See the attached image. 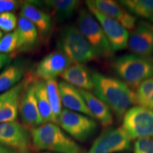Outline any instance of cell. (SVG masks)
<instances>
[{
  "label": "cell",
  "mask_w": 153,
  "mask_h": 153,
  "mask_svg": "<svg viewBox=\"0 0 153 153\" xmlns=\"http://www.w3.org/2000/svg\"><path fill=\"white\" fill-rule=\"evenodd\" d=\"M91 78L94 95L108 106L118 120L130 106L136 104L135 93L122 80L97 71L91 72Z\"/></svg>",
  "instance_id": "obj_1"
},
{
  "label": "cell",
  "mask_w": 153,
  "mask_h": 153,
  "mask_svg": "<svg viewBox=\"0 0 153 153\" xmlns=\"http://www.w3.org/2000/svg\"><path fill=\"white\" fill-rule=\"evenodd\" d=\"M35 150L55 153H85L73 139L53 123H43L30 129Z\"/></svg>",
  "instance_id": "obj_2"
},
{
  "label": "cell",
  "mask_w": 153,
  "mask_h": 153,
  "mask_svg": "<svg viewBox=\"0 0 153 153\" xmlns=\"http://www.w3.org/2000/svg\"><path fill=\"white\" fill-rule=\"evenodd\" d=\"M57 47L72 62L84 64L99 60L93 48L82 35L77 26L68 25L60 30Z\"/></svg>",
  "instance_id": "obj_3"
},
{
  "label": "cell",
  "mask_w": 153,
  "mask_h": 153,
  "mask_svg": "<svg viewBox=\"0 0 153 153\" xmlns=\"http://www.w3.org/2000/svg\"><path fill=\"white\" fill-rule=\"evenodd\" d=\"M114 72L129 87H137L145 80L153 78V60L136 55H125L113 60Z\"/></svg>",
  "instance_id": "obj_4"
},
{
  "label": "cell",
  "mask_w": 153,
  "mask_h": 153,
  "mask_svg": "<svg viewBox=\"0 0 153 153\" xmlns=\"http://www.w3.org/2000/svg\"><path fill=\"white\" fill-rule=\"evenodd\" d=\"M77 28L98 56L110 58L114 51L98 21L86 9H82L77 18Z\"/></svg>",
  "instance_id": "obj_5"
},
{
  "label": "cell",
  "mask_w": 153,
  "mask_h": 153,
  "mask_svg": "<svg viewBox=\"0 0 153 153\" xmlns=\"http://www.w3.org/2000/svg\"><path fill=\"white\" fill-rule=\"evenodd\" d=\"M57 123L73 138L80 142L87 140L98 128V125L93 118L66 108L62 109L59 115Z\"/></svg>",
  "instance_id": "obj_6"
},
{
  "label": "cell",
  "mask_w": 153,
  "mask_h": 153,
  "mask_svg": "<svg viewBox=\"0 0 153 153\" xmlns=\"http://www.w3.org/2000/svg\"><path fill=\"white\" fill-rule=\"evenodd\" d=\"M122 128L130 139L153 137V111L139 106L131 107L123 116Z\"/></svg>",
  "instance_id": "obj_7"
},
{
  "label": "cell",
  "mask_w": 153,
  "mask_h": 153,
  "mask_svg": "<svg viewBox=\"0 0 153 153\" xmlns=\"http://www.w3.org/2000/svg\"><path fill=\"white\" fill-rule=\"evenodd\" d=\"M86 4L89 9L88 10L101 25L114 52L126 48L128 47L129 38V33L127 29L117 21L97 10L91 4L90 1H86Z\"/></svg>",
  "instance_id": "obj_8"
},
{
  "label": "cell",
  "mask_w": 153,
  "mask_h": 153,
  "mask_svg": "<svg viewBox=\"0 0 153 153\" xmlns=\"http://www.w3.org/2000/svg\"><path fill=\"white\" fill-rule=\"evenodd\" d=\"M131 139L122 128H107L87 153H116L131 150Z\"/></svg>",
  "instance_id": "obj_9"
},
{
  "label": "cell",
  "mask_w": 153,
  "mask_h": 153,
  "mask_svg": "<svg viewBox=\"0 0 153 153\" xmlns=\"http://www.w3.org/2000/svg\"><path fill=\"white\" fill-rule=\"evenodd\" d=\"M26 78L27 81L19 105V113L24 126L32 129L42 125L43 122L38 110L36 97V79L33 76Z\"/></svg>",
  "instance_id": "obj_10"
},
{
  "label": "cell",
  "mask_w": 153,
  "mask_h": 153,
  "mask_svg": "<svg viewBox=\"0 0 153 153\" xmlns=\"http://www.w3.org/2000/svg\"><path fill=\"white\" fill-rule=\"evenodd\" d=\"M0 144L19 152L32 148L31 136L27 128L16 121L0 123Z\"/></svg>",
  "instance_id": "obj_11"
},
{
  "label": "cell",
  "mask_w": 153,
  "mask_h": 153,
  "mask_svg": "<svg viewBox=\"0 0 153 153\" xmlns=\"http://www.w3.org/2000/svg\"><path fill=\"white\" fill-rule=\"evenodd\" d=\"M72 65V62L67 55L59 51H55L47 55L39 62L36 70V75L43 81L55 79Z\"/></svg>",
  "instance_id": "obj_12"
},
{
  "label": "cell",
  "mask_w": 153,
  "mask_h": 153,
  "mask_svg": "<svg viewBox=\"0 0 153 153\" xmlns=\"http://www.w3.org/2000/svg\"><path fill=\"white\" fill-rule=\"evenodd\" d=\"M26 81V77L9 90L0 94V123L15 121L16 119Z\"/></svg>",
  "instance_id": "obj_13"
},
{
  "label": "cell",
  "mask_w": 153,
  "mask_h": 153,
  "mask_svg": "<svg viewBox=\"0 0 153 153\" xmlns=\"http://www.w3.org/2000/svg\"><path fill=\"white\" fill-rule=\"evenodd\" d=\"M128 47L134 55L148 57L153 54V33L146 22H140L131 35Z\"/></svg>",
  "instance_id": "obj_14"
},
{
  "label": "cell",
  "mask_w": 153,
  "mask_h": 153,
  "mask_svg": "<svg viewBox=\"0 0 153 153\" xmlns=\"http://www.w3.org/2000/svg\"><path fill=\"white\" fill-rule=\"evenodd\" d=\"M90 2L97 10L117 21L126 29H135L136 17L128 12L120 3L113 0H93Z\"/></svg>",
  "instance_id": "obj_15"
},
{
  "label": "cell",
  "mask_w": 153,
  "mask_h": 153,
  "mask_svg": "<svg viewBox=\"0 0 153 153\" xmlns=\"http://www.w3.org/2000/svg\"><path fill=\"white\" fill-rule=\"evenodd\" d=\"M58 89L61 101L66 109L81 113L84 115H87L89 117L94 118L93 115L87 107L79 89L73 87L65 81L59 82Z\"/></svg>",
  "instance_id": "obj_16"
},
{
  "label": "cell",
  "mask_w": 153,
  "mask_h": 153,
  "mask_svg": "<svg viewBox=\"0 0 153 153\" xmlns=\"http://www.w3.org/2000/svg\"><path fill=\"white\" fill-rule=\"evenodd\" d=\"M65 82L79 89L91 91L94 84L91 78V72L84 64L72 65L60 74Z\"/></svg>",
  "instance_id": "obj_17"
},
{
  "label": "cell",
  "mask_w": 153,
  "mask_h": 153,
  "mask_svg": "<svg viewBox=\"0 0 153 153\" xmlns=\"http://www.w3.org/2000/svg\"><path fill=\"white\" fill-rule=\"evenodd\" d=\"M20 14L33 23L42 36H48L52 31L53 23L51 16L29 1L22 3Z\"/></svg>",
  "instance_id": "obj_18"
},
{
  "label": "cell",
  "mask_w": 153,
  "mask_h": 153,
  "mask_svg": "<svg viewBox=\"0 0 153 153\" xmlns=\"http://www.w3.org/2000/svg\"><path fill=\"white\" fill-rule=\"evenodd\" d=\"M79 91L94 118H97L104 127L112 125L114 121L113 114L108 106L90 91L83 89H79Z\"/></svg>",
  "instance_id": "obj_19"
},
{
  "label": "cell",
  "mask_w": 153,
  "mask_h": 153,
  "mask_svg": "<svg viewBox=\"0 0 153 153\" xmlns=\"http://www.w3.org/2000/svg\"><path fill=\"white\" fill-rule=\"evenodd\" d=\"M16 30L19 36V48L28 49L33 46L37 41V28L30 20L21 14Z\"/></svg>",
  "instance_id": "obj_20"
},
{
  "label": "cell",
  "mask_w": 153,
  "mask_h": 153,
  "mask_svg": "<svg viewBox=\"0 0 153 153\" xmlns=\"http://www.w3.org/2000/svg\"><path fill=\"white\" fill-rule=\"evenodd\" d=\"M35 87L36 97V100H37L38 110H39V113L41 114L43 123H56L48 100L45 81L36 79Z\"/></svg>",
  "instance_id": "obj_21"
},
{
  "label": "cell",
  "mask_w": 153,
  "mask_h": 153,
  "mask_svg": "<svg viewBox=\"0 0 153 153\" xmlns=\"http://www.w3.org/2000/svg\"><path fill=\"white\" fill-rule=\"evenodd\" d=\"M43 4L52 11L56 20L62 22L73 16L79 1L76 0H47Z\"/></svg>",
  "instance_id": "obj_22"
},
{
  "label": "cell",
  "mask_w": 153,
  "mask_h": 153,
  "mask_svg": "<svg viewBox=\"0 0 153 153\" xmlns=\"http://www.w3.org/2000/svg\"><path fill=\"white\" fill-rule=\"evenodd\" d=\"M24 72V67L20 63H14L6 68L0 74V94L9 90L19 83Z\"/></svg>",
  "instance_id": "obj_23"
},
{
  "label": "cell",
  "mask_w": 153,
  "mask_h": 153,
  "mask_svg": "<svg viewBox=\"0 0 153 153\" xmlns=\"http://www.w3.org/2000/svg\"><path fill=\"white\" fill-rule=\"evenodd\" d=\"M119 3L131 14L142 17L153 24V0H123Z\"/></svg>",
  "instance_id": "obj_24"
},
{
  "label": "cell",
  "mask_w": 153,
  "mask_h": 153,
  "mask_svg": "<svg viewBox=\"0 0 153 153\" xmlns=\"http://www.w3.org/2000/svg\"><path fill=\"white\" fill-rule=\"evenodd\" d=\"M135 93L136 104L153 111V78L140 84Z\"/></svg>",
  "instance_id": "obj_25"
},
{
  "label": "cell",
  "mask_w": 153,
  "mask_h": 153,
  "mask_svg": "<svg viewBox=\"0 0 153 153\" xmlns=\"http://www.w3.org/2000/svg\"><path fill=\"white\" fill-rule=\"evenodd\" d=\"M45 84H46L48 100L52 108L53 116L57 123V118L62 111V101L59 92L58 83L56 79H53L45 81Z\"/></svg>",
  "instance_id": "obj_26"
},
{
  "label": "cell",
  "mask_w": 153,
  "mask_h": 153,
  "mask_svg": "<svg viewBox=\"0 0 153 153\" xmlns=\"http://www.w3.org/2000/svg\"><path fill=\"white\" fill-rule=\"evenodd\" d=\"M19 48V36L16 30L11 32L0 40V53L8 55Z\"/></svg>",
  "instance_id": "obj_27"
},
{
  "label": "cell",
  "mask_w": 153,
  "mask_h": 153,
  "mask_svg": "<svg viewBox=\"0 0 153 153\" xmlns=\"http://www.w3.org/2000/svg\"><path fill=\"white\" fill-rule=\"evenodd\" d=\"M16 15L14 13L7 12L0 14V29L5 32H10L17 26Z\"/></svg>",
  "instance_id": "obj_28"
},
{
  "label": "cell",
  "mask_w": 153,
  "mask_h": 153,
  "mask_svg": "<svg viewBox=\"0 0 153 153\" xmlns=\"http://www.w3.org/2000/svg\"><path fill=\"white\" fill-rule=\"evenodd\" d=\"M133 153H153V139L152 137L137 139L134 143Z\"/></svg>",
  "instance_id": "obj_29"
},
{
  "label": "cell",
  "mask_w": 153,
  "mask_h": 153,
  "mask_svg": "<svg viewBox=\"0 0 153 153\" xmlns=\"http://www.w3.org/2000/svg\"><path fill=\"white\" fill-rule=\"evenodd\" d=\"M20 4L21 1L15 0H0V14L14 11Z\"/></svg>",
  "instance_id": "obj_30"
},
{
  "label": "cell",
  "mask_w": 153,
  "mask_h": 153,
  "mask_svg": "<svg viewBox=\"0 0 153 153\" xmlns=\"http://www.w3.org/2000/svg\"><path fill=\"white\" fill-rule=\"evenodd\" d=\"M11 61V57L9 55L0 53V70Z\"/></svg>",
  "instance_id": "obj_31"
},
{
  "label": "cell",
  "mask_w": 153,
  "mask_h": 153,
  "mask_svg": "<svg viewBox=\"0 0 153 153\" xmlns=\"http://www.w3.org/2000/svg\"><path fill=\"white\" fill-rule=\"evenodd\" d=\"M0 153H19L18 150L0 144Z\"/></svg>",
  "instance_id": "obj_32"
},
{
  "label": "cell",
  "mask_w": 153,
  "mask_h": 153,
  "mask_svg": "<svg viewBox=\"0 0 153 153\" xmlns=\"http://www.w3.org/2000/svg\"><path fill=\"white\" fill-rule=\"evenodd\" d=\"M19 153H34V152H33V148H29V149H26V150L20 151Z\"/></svg>",
  "instance_id": "obj_33"
},
{
  "label": "cell",
  "mask_w": 153,
  "mask_h": 153,
  "mask_svg": "<svg viewBox=\"0 0 153 153\" xmlns=\"http://www.w3.org/2000/svg\"><path fill=\"white\" fill-rule=\"evenodd\" d=\"M146 24L148 25V26L150 28L151 30H152V33H153V24H151V23H147L146 22Z\"/></svg>",
  "instance_id": "obj_34"
},
{
  "label": "cell",
  "mask_w": 153,
  "mask_h": 153,
  "mask_svg": "<svg viewBox=\"0 0 153 153\" xmlns=\"http://www.w3.org/2000/svg\"><path fill=\"white\" fill-rule=\"evenodd\" d=\"M1 38H2V33H1V30H0V40L1 39Z\"/></svg>",
  "instance_id": "obj_35"
},
{
  "label": "cell",
  "mask_w": 153,
  "mask_h": 153,
  "mask_svg": "<svg viewBox=\"0 0 153 153\" xmlns=\"http://www.w3.org/2000/svg\"><path fill=\"white\" fill-rule=\"evenodd\" d=\"M39 153H55V152H41Z\"/></svg>",
  "instance_id": "obj_36"
}]
</instances>
